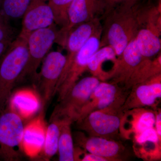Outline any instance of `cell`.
Returning <instances> with one entry per match:
<instances>
[{"label":"cell","instance_id":"4dcf8cb0","mask_svg":"<svg viewBox=\"0 0 161 161\" xmlns=\"http://www.w3.org/2000/svg\"><path fill=\"white\" fill-rule=\"evenodd\" d=\"M44 1H46V2H47V0H44Z\"/></svg>","mask_w":161,"mask_h":161},{"label":"cell","instance_id":"ac0fdd59","mask_svg":"<svg viewBox=\"0 0 161 161\" xmlns=\"http://www.w3.org/2000/svg\"><path fill=\"white\" fill-rule=\"evenodd\" d=\"M7 107L22 119H28L36 113L40 108V99L33 90L23 89L11 95Z\"/></svg>","mask_w":161,"mask_h":161},{"label":"cell","instance_id":"30bf717a","mask_svg":"<svg viewBox=\"0 0 161 161\" xmlns=\"http://www.w3.org/2000/svg\"><path fill=\"white\" fill-rule=\"evenodd\" d=\"M130 90L122 107L123 112L150 107L156 108L158 99L161 97V74L132 86Z\"/></svg>","mask_w":161,"mask_h":161},{"label":"cell","instance_id":"3957f363","mask_svg":"<svg viewBox=\"0 0 161 161\" xmlns=\"http://www.w3.org/2000/svg\"><path fill=\"white\" fill-rule=\"evenodd\" d=\"M92 76L78 80L55 108L51 116L53 119L77 121L79 113L86 104L92 93L100 82Z\"/></svg>","mask_w":161,"mask_h":161},{"label":"cell","instance_id":"f546056e","mask_svg":"<svg viewBox=\"0 0 161 161\" xmlns=\"http://www.w3.org/2000/svg\"><path fill=\"white\" fill-rule=\"evenodd\" d=\"M8 23L7 19L2 13H0V25Z\"/></svg>","mask_w":161,"mask_h":161},{"label":"cell","instance_id":"44dd1931","mask_svg":"<svg viewBox=\"0 0 161 161\" xmlns=\"http://www.w3.org/2000/svg\"><path fill=\"white\" fill-rule=\"evenodd\" d=\"M60 121L61 123L58 150L59 161H76V149L74 147L71 129L72 122L67 120Z\"/></svg>","mask_w":161,"mask_h":161},{"label":"cell","instance_id":"5b68a950","mask_svg":"<svg viewBox=\"0 0 161 161\" xmlns=\"http://www.w3.org/2000/svg\"><path fill=\"white\" fill-rule=\"evenodd\" d=\"M122 106L117 104L94 111L77 123L79 128L89 136L113 139L119 133L120 134L124 114L121 110Z\"/></svg>","mask_w":161,"mask_h":161},{"label":"cell","instance_id":"ba28073f","mask_svg":"<svg viewBox=\"0 0 161 161\" xmlns=\"http://www.w3.org/2000/svg\"><path fill=\"white\" fill-rule=\"evenodd\" d=\"M104 0H73L69 9V23L65 29L58 31L56 42L65 46L68 35L74 27L80 23L99 19L104 14Z\"/></svg>","mask_w":161,"mask_h":161},{"label":"cell","instance_id":"e0dca14e","mask_svg":"<svg viewBox=\"0 0 161 161\" xmlns=\"http://www.w3.org/2000/svg\"><path fill=\"white\" fill-rule=\"evenodd\" d=\"M46 130L42 115L24 127L21 146L23 152L27 156L36 157L43 150Z\"/></svg>","mask_w":161,"mask_h":161},{"label":"cell","instance_id":"7a4b0ae2","mask_svg":"<svg viewBox=\"0 0 161 161\" xmlns=\"http://www.w3.org/2000/svg\"><path fill=\"white\" fill-rule=\"evenodd\" d=\"M27 38L19 35L0 59V114L8 106L12 91L27 63Z\"/></svg>","mask_w":161,"mask_h":161},{"label":"cell","instance_id":"83f0119b","mask_svg":"<svg viewBox=\"0 0 161 161\" xmlns=\"http://www.w3.org/2000/svg\"><path fill=\"white\" fill-rule=\"evenodd\" d=\"M128 1L129 0H104L106 4V11L104 14L116 5Z\"/></svg>","mask_w":161,"mask_h":161},{"label":"cell","instance_id":"277c9868","mask_svg":"<svg viewBox=\"0 0 161 161\" xmlns=\"http://www.w3.org/2000/svg\"><path fill=\"white\" fill-rule=\"evenodd\" d=\"M103 26L101 25L77 53L67 71L60 76L56 89L60 102L86 70L90 58L100 48Z\"/></svg>","mask_w":161,"mask_h":161},{"label":"cell","instance_id":"4316f807","mask_svg":"<svg viewBox=\"0 0 161 161\" xmlns=\"http://www.w3.org/2000/svg\"><path fill=\"white\" fill-rule=\"evenodd\" d=\"M155 112V122L154 128L158 134L161 137V112L160 109H154Z\"/></svg>","mask_w":161,"mask_h":161},{"label":"cell","instance_id":"9a60e30c","mask_svg":"<svg viewBox=\"0 0 161 161\" xmlns=\"http://www.w3.org/2000/svg\"><path fill=\"white\" fill-rule=\"evenodd\" d=\"M118 58L112 47H100L90 58L87 70L101 81L112 79L115 74Z\"/></svg>","mask_w":161,"mask_h":161},{"label":"cell","instance_id":"4fadbf2b","mask_svg":"<svg viewBox=\"0 0 161 161\" xmlns=\"http://www.w3.org/2000/svg\"><path fill=\"white\" fill-rule=\"evenodd\" d=\"M23 17L22 28L19 35L26 38L32 32L54 23L52 9L44 0H31Z\"/></svg>","mask_w":161,"mask_h":161},{"label":"cell","instance_id":"2e32d148","mask_svg":"<svg viewBox=\"0 0 161 161\" xmlns=\"http://www.w3.org/2000/svg\"><path fill=\"white\" fill-rule=\"evenodd\" d=\"M145 59L146 58L141 54L134 39L118 58L116 70L111 79L113 80L112 83L125 85Z\"/></svg>","mask_w":161,"mask_h":161},{"label":"cell","instance_id":"8992f818","mask_svg":"<svg viewBox=\"0 0 161 161\" xmlns=\"http://www.w3.org/2000/svg\"><path fill=\"white\" fill-rule=\"evenodd\" d=\"M24 128L22 118L8 108L0 114V159L13 161L21 157Z\"/></svg>","mask_w":161,"mask_h":161},{"label":"cell","instance_id":"603a6c76","mask_svg":"<svg viewBox=\"0 0 161 161\" xmlns=\"http://www.w3.org/2000/svg\"><path fill=\"white\" fill-rule=\"evenodd\" d=\"M73 0H47V4L53 14L55 24L60 26L59 31L65 29L68 25L69 9Z\"/></svg>","mask_w":161,"mask_h":161},{"label":"cell","instance_id":"d4e9b609","mask_svg":"<svg viewBox=\"0 0 161 161\" xmlns=\"http://www.w3.org/2000/svg\"><path fill=\"white\" fill-rule=\"evenodd\" d=\"M16 30L9 23L0 25V42L14 40Z\"/></svg>","mask_w":161,"mask_h":161},{"label":"cell","instance_id":"6da1fadb","mask_svg":"<svg viewBox=\"0 0 161 161\" xmlns=\"http://www.w3.org/2000/svg\"><path fill=\"white\" fill-rule=\"evenodd\" d=\"M143 0H129L116 5L105 14L100 47L109 45L118 58L142 28Z\"/></svg>","mask_w":161,"mask_h":161},{"label":"cell","instance_id":"7c38bea8","mask_svg":"<svg viewBox=\"0 0 161 161\" xmlns=\"http://www.w3.org/2000/svg\"><path fill=\"white\" fill-rule=\"evenodd\" d=\"M77 142L80 147L90 153L102 157L109 161H123L125 148L113 139L78 134Z\"/></svg>","mask_w":161,"mask_h":161},{"label":"cell","instance_id":"5bb4252c","mask_svg":"<svg viewBox=\"0 0 161 161\" xmlns=\"http://www.w3.org/2000/svg\"><path fill=\"white\" fill-rule=\"evenodd\" d=\"M155 111L148 108L128 110L124 112L120 134L125 138L137 135L145 130L154 128Z\"/></svg>","mask_w":161,"mask_h":161},{"label":"cell","instance_id":"f1b7e54d","mask_svg":"<svg viewBox=\"0 0 161 161\" xmlns=\"http://www.w3.org/2000/svg\"><path fill=\"white\" fill-rule=\"evenodd\" d=\"M13 41L8 40V41H3L0 42V59L6 51L9 45Z\"/></svg>","mask_w":161,"mask_h":161},{"label":"cell","instance_id":"9c48e42d","mask_svg":"<svg viewBox=\"0 0 161 161\" xmlns=\"http://www.w3.org/2000/svg\"><path fill=\"white\" fill-rule=\"evenodd\" d=\"M66 56L61 52H49L42 62L37 79L42 91L43 104L56 94V89L66 63Z\"/></svg>","mask_w":161,"mask_h":161},{"label":"cell","instance_id":"52a82bcc","mask_svg":"<svg viewBox=\"0 0 161 161\" xmlns=\"http://www.w3.org/2000/svg\"><path fill=\"white\" fill-rule=\"evenodd\" d=\"M58 31L54 23L49 27L35 31L29 35L27 38L28 60L19 80L26 77L37 79L38 68L56 42Z\"/></svg>","mask_w":161,"mask_h":161},{"label":"cell","instance_id":"ffe728a7","mask_svg":"<svg viewBox=\"0 0 161 161\" xmlns=\"http://www.w3.org/2000/svg\"><path fill=\"white\" fill-rule=\"evenodd\" d=\"M135 39L140 52L144 58L151 59L160 51V35L147 27L141 28Z\"/></svg>","mask_w":161,"mask_h":161},{"label":"cell","instance_id":"d6986e66","mask_svg":"<svg viewBox=\"0 0 161 161\" xmlns=\"http://www.w3.org/2000/svg\"><path fill=\"white\" fill-rule=\"evenodd\" d=\"M161 74V54L155 59H146L139 66L125 85V89L128 91L132 86L145 82L155 75Z\"/></svg>","mask_w":161,"mask_h":161},{"label":"cell","instance_id":"7402d4cb","mask_svg":"<svg viewBox=\"0 0 161 161\" xmlns=\"http://www.w3.org/2000/svg\"><path fill=\"white\" fill-rule=\"evenodd\" d=\"M46 128L43 151L47 159H49L58 153L61 121L58 119L50 121Z\"/></svg>","mask_w":161,"mask_h":161},{"label":"cell","instance_id":"484cf974","mask_svg":"<svg viewBox=\"0 0 161 161\" xmlns=\"http://www.w3.org/2000/svg\"><path fill=\"white\" fill-rule=\"evenodd\" d=\"M82 157L80 158L81 161H109L108 159L90 153H85Z\"/></svg>","mask_w":161,"mask_h":161},{"label":"cell","instance_id":"cb8c5ba5","mask_svg":"<svg viewBox=\"0 0 161 161\" xmlns=\"http://www.w3.org/2000/svg\"><path fill=\"white\" fill-rule=\"evenodd\" d=\"M31 0H2V13L7 19L22 18Z\"/></svg>","mask_w":161,"mask_h":161},{"label":"cell","instance_id":"8fae6325","mask_svg":"<svg viewBox=\"0 0 161 161\" xmlns=\"http://www.w3.org/2000/svg\"><path fill=\"white\" fill-rule=\"evenodd\" d=\"M129 92H124L115 84L101 81L80 111L76 122L83 119L94 111L104 109L117 104H124Z\"/></svg>","mask_w":161,"mask_h":161}]
</instances>
